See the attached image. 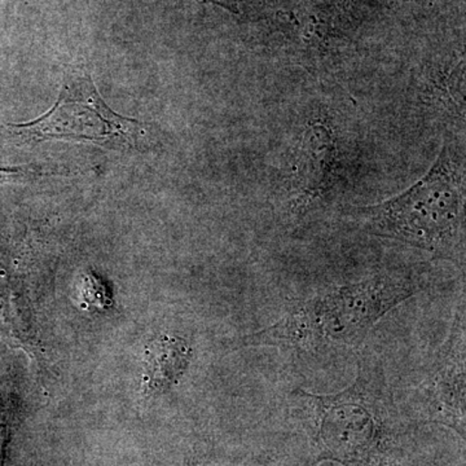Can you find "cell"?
<instances>
[{"mask_svg": "<svg viewBox=\"0 0 466 466\" xmlns=\"http://www.w3.org/2000/svg\"><path fill=\"white\" fill-rule=\"evenodd\" d=\"M294 394L308 410L317 462L407 466L397 406L373 355H361L354 381L336 394Z\"/></svg>", "mask_w": 466, "mask_h": 466, "instance_id": "6da1fadb", "label": "cell"}, {"mask_svg": "<svg viewBox=\"0 0 466 466\" xmlns=\"http://www.w3.org/2000/svg\"><path fill=\"white\" fill-rule=\"evenodd\" d=\"M465 299L424 382L422 410L429 422L452 429L465 441Z\"/></svg>", "mask_w": 466, "mask_h": 466, "instance_id": "5b68a950", "label": "cell"}, {"mask_svg": "<svg viewBox=\"0 0 466 466\" xmlns=\"http://www.w3.org/2000/svg\"><path fill=\"white\" fill-rule=\"evenodd\" d=\"M346 217L368 235L404 242L464 266V156L446 144L428 173L406 191L351 208Z\"/></svg>", "mask_w": 466, "mask_h": 466, "instance_id": "7a4b0ae2", "label": "cell"}, {"mask_svg": "<svg viewBox=\"0 0 466 466\" xmlns=\"http://www.w3.org/2000/svg\"><path fill=\"white\" fill-rule=\"evenodd\" d=\"M24 415V400L15 377L0 372V466H5L7 451Z\"/></svg>", "mask_w": 466, "mask_h": 466, "instance_id": "9c48e42d", "label": "cell"}, {"mask_svg": "<svg viewBox=\"0 0 466 466\" xmlns=\"http://www.w3.org/2000/svg\"><path fill=\"white\" fill-rule=\"evenodd\" d=\"M8 130L24 143L72 140L115 150L140 148L149 135V126L113 112L82 69L67 73L54 108L32 122L9 125Z\"/></svg>", "mask_w": 466, "mask_h": 466, "instance_id": "277c9868", "label": "cell"}, {"mask_svg": "<svg viewBox=\"0 0 466 466\" xmlns=\"http://www.w3.org/2000/svg\"><path fill=\"white\" fill-rule=\"evenodd\" d=\"M76 289L78 299L84 303L85 309H106L112 303L108 288L97 276L85 275Z\"/></svg>", "mask_w": 466, "mask_h": 466, "instance_id": "30bf717a", "label": "cell"}, {"mask_svg": "<svg viewBox=\"0 0 466 466\" xmlns=\"http://www.w3.org/2000/svg\"><path fill=\"white\" fill-rule=\"evenodd\" d=\"M38 175L32 168L0 167V183L18 182Z\"/></svg>", "mask_w": 466, "mask_h": 466, "instance_id": "8fae6325", "label": "cell"}, {"mask_svg": "<svg viewBox=\"0 0 466 466\" xmlns=\"http://www.w3.org/2000/svg\"><path fill=\"white\" fill-rule=\"evenodd\" d=\"M293 171V205L306 211L332 188L339 167L333 128L325 121L312 122L296 150Z\"/></svg>", "mask_w": 466, "mask_h": 466, "instance_id": "52a82bcc", "label": "cell"}, {"mask_svg": "<svg viewBox=\"0 0 466 466\" xmlns=\"http://www.w3.org/2000/svg\"><path fill=\"white\" fill-rule=\"evenodd\" d=\"M192 359L191 345L182 337L162 334L144 352V392L157 395L180 381Z\"/></svg>", "mask_w": 466, "mask_h": 466, "instance_id": "ba28073f", "label": "cell"}, {"mask_svg": "<svg viewBox=\"0 0 466 466\" xmlns=\"http://www.w3.org/2000/svg\"><path fill=\"white\" fill-rule=\"evenodd\" d=\"M183 466H205L202 464V461L200 459L196 458V456H188V458H186L183 462Z\"/></svg>", "mask_w": 466, "mask_h": 466, "instance_id": "7c38bea8", "label": "cell"}, {"mask_svg": "<svg viewBox=\"0 0 466 466\" xmlns=\"http://www.w3.org/2000/svg\"><path fill=\"white\" fill-rule=\"evenodd\" d=\"M420 291L413 276L376 274L303 300L248 339L250 346L317 352L357 348L392 309Z\"/></svg>", "mask_w": 466, "mask_h": 466, "instance_id": "3957f363", "label": "cell"}, {"mask_svg": "<svg viewBox=\"0 0 466 466\" xmlns=\"http://www.w3.org/2000/svg\"><path fill=\"white\" fill-rule=\"evenodd\" d=\"M30 248L25 242L0 238V339L41 360L33 309L26 294L25 267Z\"/></svg>", "mask_w": 466, "mask_h": 466, "instance_id": "8992f818", "label": "cell"}]
</instances>
